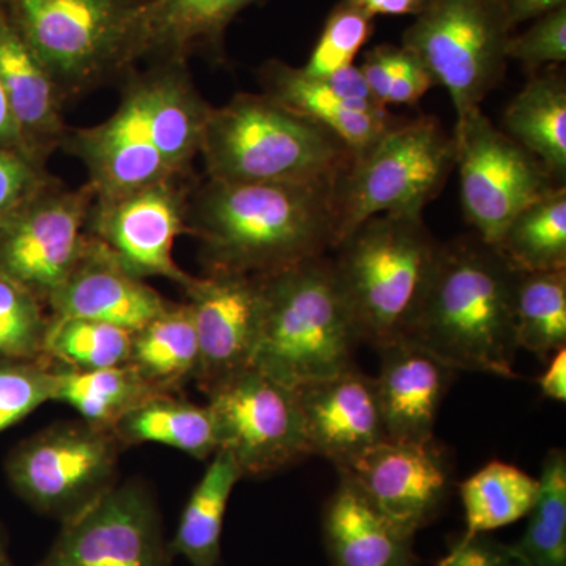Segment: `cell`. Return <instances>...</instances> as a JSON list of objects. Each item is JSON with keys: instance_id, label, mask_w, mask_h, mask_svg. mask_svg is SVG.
Masks as SVG:
<instances>
[{"instance_id": "cell-1", "label": "cell", "mask_w": 566, "mask_h": 566, "mask_svg": "<svg viewBox=\"0 0 566 566\" xmlns=\"http://www.w3.org/2000/svg\"><path fill=\"white\" fill-rule=\"evenodd\" d=\"M118 85L114 114L98 125L70 128L62 147L84 164L95 196L193 180L212 106L193 84L188 62H148Z\"/></svg>"}, {"instance_id": "cell-2", "label": "cell", "mask_w": 566, "mask_h": 566, "mask_svg": "<svg viewBox=\"0 0 566 566\" xmlns=\"http://www.w3.org/2000/svg\"><path fill=\"white\" fill-rule=\"evenodd\" d=\"M337 182L193 181L186 234L208 273H277L334 251Z\"/></svg>"}, {"instance_id": "cell-3", "label": "cell", "mask_w": 566, "mask_h": 566, "mask_svg": "<svg viewBox=\"0 0 566 566\" xmlns=\"http://www.w3.org/2000/svg\"><path fill=\"white\" fill-rule=\"evenodd\" d=\"M520 271L482 238L439 248L433 274L405 340L453 370L515 379V297Z\"/></svg>"}, {"instance_id": "cell-4", "label": "cell", "mask_w": 566, "mask_h": 566, "mask_svg": "<svg viewBox=\"0 0 566 566\" xmlns=\"http://www.w3.org/2000/svg\"><path fill=\"white\" fill-rule=\"evenodd\" d=\"M148 0H0V13L69 104L144 61Z\"/></svg>"}, {"instance_id": "cell-5", "label": "cell", "mask_w": 566, "mask_h": 566, "mask_svg": "<svg viewBox=\"0 0 566 566\" xmlns=\"http://www.w3.org/2000/svg\"><path fill=\"white\" fill-rule=\"evenodd\" d=\"M262 277V318L252 367L297 389L353 367L359 344L326 256Z\"/></svg>"}, {"instance_id": "cell-6", "label": "cell", "mask_w": 566, "mask_h": 566, "mask_svg": "<svg viewBox=\"0 0 566 566\" xmlns=\"http://www.w3.org/2000/svg\"><path fill=\"white\" fill-rule=\"evenodd\" d=\"M200 158L205 178L226 182L335 181L354 161L334 133L263 93L211 107Z\"/></svg>"}, {"instance_id": "cell-7", "label": "cell", "mask_w": 566, "mask_h": 566, "mask_svg": "<svg viewBox=\"0 0 566 566\" xmlns=\"http://www.w3.org/2000/svg\"><path fill=\"white\" fill-rule=\"evenodd\" d=\"M441 244L422 214L375 216L335 251L334 271L357 338L382 349L405 340L427 292Z\"/></svg>"}, {"instance_id": "cell-8", "label": "cell", "mask_w": 566, "mask_h": 566, "mask_svg": "<svg viewBox=\"0 0 566 566\" xmlns=\"http://www.w3.org/2000/svg\"><path fill=\"white\" fill-rule=\"evenodd\" d=\"M455 167V139L434 117L395 122L337 182V245L375 216L422 214ZM334 249V251H335Z\"/></svg>"}, {"instance_id": "cell-9", "label": "cell", "mask_w": 566, "mask_h": 566, "mask_svg": "<svg viewBox=\"0 0 566 566\" xmlns=\"http://www.w3.org/2000/svg\"><path fill=\"white\" fill-rule=\"evenodd\" d=\"M512 31L501 0H428L403 48L449 93L460 125L504 76Z\"/></svg>"}, {"instance_id": "cell-10", "label": "cell", "mask_w": 566, "mask_h": 566, "mask_svg": "<svg viewBox=\"0 0 566 566\" xmlns=\"http://www.w3.org/2000/svg\"><path fill=\"white\" fill-rule=\"evenodd\" d=\"M120 446L84 420L51 424L11 449L7 480L24 504L65 523L117 485Z\"/></svg>"}, {"instance_id": "cell-11", "label": "cell", "mask_w": 566, "mask_h": 566, "mask_svg": "<svg viewBox=\"0 0 566 566\" xmlns=\"http://www.w3.org/2000/svg\"><path fill=\"white\" fill-rule=\"evenodd\" d=\"M219 449L243 476L273 474L312 455L296 390L256 367L244 368L208 390Z\"/></svg>"}, {"instance_id": "cell-12", "label": "cell", "mask_w": 566, "mask_h": 566, "mask_svg": "<svg viewBox=\"0 0 566 566\" xmlns=\"http://www.w3.org/2000/svg\"><path fill=\"white\" fill-rule=\"evenodd\" d=\"M453 139L465 218L494 245L524 208L554 188L553 177L482 109L455 126Z\"/></svg>"}, {"instance_id": "cell-13", "label": "cell", "mask_w": 566, "mask_h": 566, "mask_svg": "<svg viewBox=\"0 0 566 566\" xmlns=\"http://www.w3.org/2000/svg\"><path fill=\"white\" fill-rule=\"evenodd\" d=\"M193 181L159 182L117 196H95L85 232L134 277L167 279L185 289L192 274L177 263L174 248L177 238L186 234Z\"/></svg>"}, {"instance_id": "cell-14", "label": "cell", "mask_w": 566, "mask_h": 566, "mask_svg": "<svg viewBox=\"0 0 566 566\" xmlns=\"http://www.w3.org/2000/svg\"><path fill=\"white\" fill-rule=\"evenodd\" d=\"M170 560L155 494L132 480L62 523L39 566H170Z\"/></svg>"}, {"instance_id": "cell-15", "label": "cell", "mask_w": 566, "mask_h": 566, "mask_svg": "<svg viewBox=\"0 0 566 566\" xmlns=\"http://www.w3.org/2000/svg\"><path fill=\"white\" fill-rule=\"evenodd\" d=\"M95 192L85 182H52L25 205L0 237V275L32 293L44 307L84 249Z\"/></svg>"}, {"instance_id": "cell-16", "label": "cell", "mask_w": 566, "mask_h": 566, "mask_svg": "<svg viewBox=\"0 0 566 566\" xmlns=\"http://www.w3.org/2000/svg\"><path fill=\"white\" fill-rule=\"evenodd\" d=\"M338 474L348 476L398 531L415 538L441 512L450 493V469L434 439L379 442Z\"/></svg>"}, {"instance_id": "cell-17", "label": "cell", "mask_w": 566, "mask_h": 566, "mask_svg": "<svg viewBox=\"0 0 566 566\" xmlns=\"http://www.w3.org/2000/svg\"><path fill=\"white\" fill-rule=\"evenodd\" d=\"M199 340L196 381L205 394L252 367L262 318V277L234 273L192 275L182 289Z\"/></svg>"}, {"instance_id": "cell-18", "label": "cell", "mask_w": 566, "mask_h": 566, "mask_svg": "<svg viewBox=\"0 0 566 566\" xmlns=\"http://www.w3.org/2000/svg\"><path fill=\"white\" fill-rule=\"evenodd\" d=\"M294 390L312 455L327 458L342 469L386 441L375 378L356 365Z\"/></svg>"}, {"instance_id": "cell-19", "label": "cell", "mask_w": 566, "mask_h": 566, "mask_svg": "<svg viewBox=\"0 0 566 566\" xmlns=\"http://www.w3.org/2000/svg\"><path fill=\"white\" fill-rule=\"evenodd\" d=\"M169 304L147 281L126 273L87 233L80 259L52 293L46 308L51 316L93 319L136 333Z\"/></svg>"}, {"instance_id": "cell-20", "label": "cell", "mask_w": 566, "mask_h": 566, "mask_svg": "<svg viewBox=\"0 0 566 566\" xmlns=\"http://www.w3.org/2000/svg\"><path fill=\"white\" fill-rule=\"evenodd\" d=\"M376 392L387 439L424 442L433 438L436 419L455 370L409 340L379 349Z\"/></svg>"}, {"instance_id": "cell-21", "label": "cell", "mask_w": 566, "mask_h": 566, "mask_svg": "<svg viewBox=\"0 0 566 566\" xmlns=\"http://www.w3.org/2000/svg\"><path fill=\"white\" fill-rule=\"evenodd\" d=\"M0 80L22 144L33 161L48 166L62 150L71 126L65 99L39 59L0 13Z\"/></svg>"}, {"instance_id": "cell-22", "label": "cell", "mask_w": 566, "mask_h": 566, "mask_svg": "<svg viewBox=\"0 0 566 566\" xmlns=\"http://www.w3.org/2000/svg\"><path fill=\"white\" fill-rule=\"evenodd\" d=\"M259 80L263 95L329 129L349 148L354 161L397 122L387 107L370 109L345 102L323 80L282 61L264 63Z\"/></svg>"}, {"instance_id": "cell-23", "label": "cell", "mask_w": 566, "mask_h": 566, "mask_svg": "<svg viewBox=\"0 0 566 566\" xmlns=\"http://www.w3.org/2000/svg\"><path fill=\"white\" fill-rule=\"evenodd\" d=\"M323 535L333 566H416L412 536L389 523L344 474L324 506Z\"/></svg>"}, {"instance_id": "cell-24", "label": "cell", "mask_w": 566, "mask_h": 566, "mask_svg": "<svg viewBox=\"0 0 566 566\" xmlns=\"http://www.w3.org/2000/svg\"><path fill=\"white\" fill-rule=\"evenodd\" d=\"M264 0H148L144 61H223L230 24Z\"/></svg>"}, {"instance_id": "cell-25", "label": "cell", "mask_w": 566, "mask_h": 566, "mask_svg": "<svg viewBox=\"0 0 566 566\" xmlns=\"http://www.w3.org/2000/svg\"><path fill=\"white\" fill-rule=\"evenodd\" d=\"M122 446L159 444L208 460L219 450L218 431L208 405L177 394H153L123 416L112 430Z\"/></svg>"}, {"instance_id": "cell-26", "label": "cell", "mask_w": 566, "mask_h": 566, "mask_svg": "<svg viewBox=\"0 0 566 566\" xmlns=\"http://www.w3.org/2000/svg\"><path fill=\"white\" fill-rule=\"evenodd\" d=\"M241 479L243 472L234 458L219 449L182 509L169 542L172 557L180 556L191 566L219 565L227 506Z\"/></svg>"}, {"instance_id": "cell-27", "label": "cell", "mask_w": 566, "mask_h": 566, "mask_svg": "<svg viewBox=\"0 0 566 566\" xmlns=\"http://www.w3.org/2000/svg\"><path fill=\"white\" fill-rule=\"evenodd\" d=\"M505 133L558 181L566 175V84L558 74L527 82L504 115Z\"/></svg>"}, {"instance_id": "cell-28", "label": "cell", "mask_w": 566, "mask_h": 566, "mask_svg": "<svg viewBox=\"0 0 566 566\" xmlns=\"http://www.w3.org/2000/svg\"><path fill=\"white\" fill-rule=\"evenodd\" d=\"M158 392L177 394L199 370V340L188 304L172 303L134 333L128 360Z\"/></svg>"}, {"instance_id": "cell-29", "label": "cell", "mask_w": 566, "mask_h": 566, "mask_svg": "<svg viewBox=\"0 0 566 566\" xmlns=\"http://www.w3.org/2000/svg\"><path fill=\"white\" fill-rule=\"evenodd\" d=\"M158 394L129 364L96 370L55 365L54 403L70 406L81 420L112 431L122 417Z\"/></svg>"}, {"instance_id": "cell-30", "label": "cell", "mask_w": 566, "mask_h": 566, "mask_svg": "<svg viewBox=\"0 0 566 566\" xmlns=\"http://www.w3.org/2000/svg\"><path fill=\"white\" fill-rule=\"evenodd\" d=\"M494 248L524 273L566 270L565 186H554L524 208Z\"/></svg>"}, {"instance_id": "cell-31", "label": "cell", "mask_w": 566, "mask_h": 566, "mask_svg": "<svg viewBox=\"0 0 566 566\" xmlns=\"http://www.w3.org/2000/svg\"><path fill=\"white\" fill-rule=\"evenodd\" d=\"M538 479L504 461H491L461 482L465 531L463 539L490 534L523 520L534 505Z\"/></svg>"}, {"instance_id": "cell-32", "label": "cell", "mask_w": 566, "mask_h": 566, "mask_svg": "<svg viewBox=\"0 0 566 566\" xmlns=\"http://www.w3.org/2000/svg\"><path fill=\"white\" fill-rule=\"evenodd\" d=\"M517 349L546 360L566 345V270L520 271L515 297Z\"/></svg>"}, {"instance_id": "cell-33", "label": "cell", "mask_w": 566, "mask_h": 566, "mask_svg": "<svg viewBox=\"0 0 566 566\" xmlns=\"http://www.w3.org/2000/svg\"><path fill=\"white\" fill-rule=\"evenodd\" d=\"M527 517L526 531L512 545L516 556L526 566H566L565 450L547 453Z\"/></svg>"}, {"instance_id": "cell-34", "label": "cell", "mask_w": 566, "mask_h": 566, "mask_svg": "<svg viewBox=\"0 0 566 566\" xmlns=\"http://www.w3.org/2000/svg\"><path fill=\"white\" fill-rule=\"evenodd\" d=\"M133 337L132 331L114 324L50 315L44 334V359L74 370L117 367L128 364Z\"/></svg>"}, {"instance_id": "cell-35", "label": "cell", "mask_w": 566, "mask_h": 566, "mask_svg": "<svg viewBox=\"0 0 566 566\" xmlns=\"http://www.w3.org/2000/svg\"><path fill=\"white\" fill-rule=\"evenodd\" d=\"M48 319L46 307L32 293L0 275V363L46 360Z\"/></svg>"}, {"instance_id": "cell-36", "label": "cell", "mask_w": 566, "mask_h": 566, "mask_svg": "<svg viewBox=\"0 0 566 566\" xmlns=\"http://www.w3.org/2000/svg\"><path fill=\"white\" fill-rule=\"evenodd\" d=\"M374 32V18L342 0L327 18L311 57L301 70L307 76L323 80L352 66Z\"/></svg>"}, {"instance_id": "cell-37", "label": "cell", "mask_w": 566, "mask_h": 566, "mask_svg": "<svg viewBox=\"0 0 566 566\" xmlns=\"http://www.w3.org/2000/svg\"><path fill=\"white\" fill-rule=\"evenodd\" d=\"M54 364L0 363V433L54 401Z\"/></svg>"}, {"instance_id": "cell-38", "label": "cell", "mask_w": 566, "mask_h": 566, "mask_svg": "<svg viewBox=\"0 0 566 566\" xmlns=\"http://www.w3.org/2000/svg\"><path fill=\"white\" fill-rule=\"evenodd\" d=\"M57 180L29 156L0 148V237L33 197Z\"/></svg>"}, {"instance_id": "cell-39", "label": "cell", "mask_w": 566, "mask_h": 566, "mask_svg": "<svg viewBox=\"0 0 566 566\" xmlns=\"http://www.w3.org/2000/svg\"><path fill=\"white\" fill-rule=\"evenodd\" d=\"M506 59L531 66L566 61V6L536 18L535 24L521 35L510 36Z\"/></svg>"}, {"instance_id": "cell-40", "label": "cell", "mask_w": 566, "mask_h": 566, "mask_svg": "<svg viewBox=\"0 0 566 566\" xmlns=\"http://www.w3.org/2000/svg\"><path fill=\"white\" fill-rule=\"evenodd\" d=\"M438 566H526L512 545L499 542L490 534L460 538Z\"/></svg>"}, {"instance_id": "cell-41", "label": "cell", "mask_w": 566, "mask_h": 566, "mask_svg": "<svg viewBox=\"0 0 566 566\" xmlns=\"http://www.w3.org/2000/svg\"><path fill=\"white\" fill-rule=\"evenodd\" d=\"M433 84V77L424 70L422 63L417 61L412 52L403 48L400 66L390 85L386 106H411L419 102Z\"/></svg>"}, {"instance_id": "cell-42", "label": "cell", "mask_w": 566, "mask_h": 566, "mask_svg": "<svg viewBox=\"0 0 566 566\" xmlns=\"http://www.w3.org/2000/svg\"><path fill=\"white\" fill-rule=\"evenodd\" d=\"M401 55H403V48L390 46V44L376 46L365 54L363 65L359 66L368 87L382 106H386L387 95L400 66Z\"/></svg>"}, {"instance_id": "cell-43", "label": "cell", "mask_w": 566, "mask_h": 566, "mask_svg": "<svg viewBox=\"0 0 566 566\" xmlns=\"http://www.w3.org/2000/svg\"><path fill=\"white\" fill-rule=\"evenodd\" d=\"M323 81L345 102L356 104V106L370 107V109L386 107L375 98L359 66H346L331 76L323 77Z\"/></svg>"}, {"instance_id": "cell-44", "label": "cell", "mask_w": 566, "mask_h": 566, "mask_svg": "<svg viewBox=\"0 0 566 566\" xmlns=\"http://www.w3.org/2000/svg\"><path fill=\"white\" fill-rule=\"evenodd\" d=\"M367 17H417L427 7L428 0H344Z\"/></svg>"}, {"instance_id": "cell-45", "label": "cell", "mask_w": 566, "mask_h": 566, "mask_svg": "<svg viewBox=\"0 0 566 566\" xmlns=\"http://www.w3.org/2000/svg\"><path fill=\"white\" fill-rule=\"evenodd\" d=\"M538 386L542 394L558 403L566 401V349H558L549 357L545 374L539 376Z\"/></svg>"}, {"instance_id": "cell-46", "label": "cell", "mask_w": 566, "mask_h": 566, "mask_svg": "<svg viewBox=\"0 0 566 566\" xmlns=\"http://www.w3.org/2000/svg\"><path fill=\"white\" fill-rule=\"evenodd\" d=\"M501 2L513 29L521 22L536 20L558 7L566 6V0H501Z\"/></svg>"}, {"instance_id": "cell-47", "label": "cell", "mask_w": 566, "mask_h": 566, "mask_svg": "<svg viewBox=\"0 0 566 566\" xmlns=\"http://www.w3.org/2000/svg\"><path fill=\"white\" fill-rule=\"evenodd\" d=\"M0 148L29 156L28 151H25L24 144H22L20 132H18L17 122H14L13 114H11L2 80H0ZM29 158H31V156H29Z\"/></svg>"}, {"instance_id": "cell-48", "label": "cell", "mask_w": 566, "mask_h": 566, "mask_svg": "<svg viewBox=\"0 0 566 566\" xmlns=\"http://www.w3.org/2000/svg\"><path fill=\"white\" fill-rule=\"evenodd\" d=\"M0 566H14L13 560H11L6 531L2 526H0Z\"/></svg>"}]
</instances>
